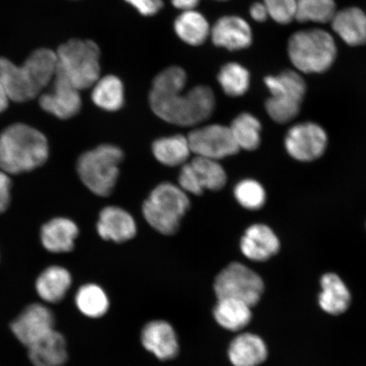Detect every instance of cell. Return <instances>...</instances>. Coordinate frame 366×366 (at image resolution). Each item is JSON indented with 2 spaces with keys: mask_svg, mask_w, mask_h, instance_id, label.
<instances>
[{
  "mask_svg": "<svg viewBox=\"0 0 366 366\" xmlns=\"http://www.w3.org/2000/svg\"><path fill=\"white\" fill-rule=\"evenodd\" d=\"M187 74L179 66H171L159 73L149 93L151 109L158 117L171 124L192 127L212 117L216 98L207 86H197L182 94Z\"/></svg>",
  "mask_w": 366,
  "mask_h": 366,
  "instance_id": "obj_1",
  "label": "cell"
},
{
  "mask_svg": "<svg viewBox=\"0 0 366 366\" xmlns=\"http://www.w3.org/2000/svg\"><path fill=\"white\" fill-rule=\"evenodd\" d=\"M49 151L42 132L16 123L0 134V169L9 175L34 171L48 159Z\"/></svg>",
  "mask_w": 366,
  "mask_h": 366,
  "instance_id": "obj_2",
  "label": "cell"
},
{
  "mask_svg": "<svg viewBox=\"0 0 366 366\" xmlns=\"http://www.w3.org/2000/svg\"><path fill=\"white\" fill-rule=\"evenodd\" d=\"M287 54L297 71L305 74H320L336 61L337 48L333 36L323 29L296 31L287 44Z\"/></svg>",
  "mask_w": 366,
  "mask_h": 366,
  "instance_id": "obj_3",
  "label": "cell"
},
{
  "mask_svg": "<svg viewBox=\"0 0 366 366\" xmlns=\"http://www.w3.org/2000/svg\"><path fill=\"white\" fill-rule=\"evenodd\" d=\"M56 53L57 72L76 89H88L99 80L100 50L94 41L71 39Z\"/></svg>",
  "mask_w": 366,
  "mask_h": 366,
  "instance_id": "obj_4",
  "label": "cell"
},
{
  "mask_svg": "<svg viewBox=\"0 0 366 366\" xmlns=\"http://www.w3.org/2000/svg\"><path fill=\"white\" fill-rule=\"evenodd\" d=\"M189 206L190 201L181 187L164 182L155 187L145 201L143 214L154 230L172 235L177 232Z\"/></svg>",
  "mask_w": 366,
  "mask_h": 366,
  "instance_id": "obj_5",
  "label": "cell"
},
{
  "mask_svg": "<svg viewBox=\"0 0 366 366\" xmlns=\"http://www.w3.org/2000/svg\"><path fill=\"white\" fill-rule=\"evenodd\" d=\"M122 159V151L117 146L100 145L81 155L77 162V172L92 193L108 196L117 184L119 164Z\"/></svg>",
  "mask_w": 366,
  "mask_h": 366,
  "instance_id": "obj_6",
  "label": "cell"
},
{
  "mask_svg": "<svg viewBox=\"0 0 366 366\" xmlns=\"http://www.w3.org/2000/svg\"><path fill=\"white\" fill-rule=\"evenodd\" d=\"M264 84L271 93L265 102L269 117L280 124L294 120L306 94V84L300 73L287 70L277 76H268Z\"/></svg>",
  "mask_w": 366,
  "mask_h": 366,
  "instance_id": "obj_7",
  "label": "cell"
},
{
  "mask_svg": "<svg viewBox=\"0 0 366 366\" xmlns=\"http://www.w3.org/2000/svg\"><path fill=\"white\" fill-rule=\"evenodd\" d=\"M218 299H232L252 306L258 303L264 282L257 273L241 263H232L219 273L214 281Z\"/></svg>",
  "mask_w": 366,
  "mask_h": 366,
  "instance_id": "obj_8",
  "label": "cell"
},
{
  "mask_svg": "<svg viewBox=\"0 0 366 366\" xmlns=\"http://www.w3.org/2000/svg\"><path fill=\"white\" fill-rule=\"evenodd\" d=\"M227 179V173L217 160L196 157L183 164L178 180L183 191L200 195L205 189L221 190Z\"/></svg>",
  "mask_w": 366,
  "mask_h": 366,
  "instance_id": "obj_9",
  "label": "cell"
},
{
  "mask_svg": "<svg viewBox=\"0 0 366 366\" xmlns=\"http://www.w3.org/2000/svg\"><path fill=\"white\" fill-rule=\"evenodd\" d=\"M187 137L191 152L198 157L218 162L239 151L229 127L214 124L200 127Z\"/></svg>",
  "mask_w": 366,
  "mask_h": 366,
  "instance_id": "obj_10",
  "label": "cell"
},
{
  "mask_svg": "<svg viewBox=\"0 0 366 366\" xmlns=\"http://www.w3.org/2000/svg\"><path fill=\"white\" fill-rule=\"evenodd\" d=\"M326 131L314 122H302L292 127L285 137V148L292 158L310 162L322 157L326 151Z\"/></svg>",
  "mask_w": 366,
  "mask_h": 366,
  "instance_id": "obj_11",
  "label": "cell"
},
{
  "mask_svg": "<svg viewBox=\"0 0 366 366\" xmlns=\"http://www.w3.org/2000/svg\"><path fill=\"white\" fill-rule=\"evenodd\" d=\"M52 311L44 305L31 304L11 324V329L23 345L29 347L54 330Z\"/></svg>",
  "mask_w": 366,
  "mask_h": 366,
  "instance_id": "obj_12",
  "label": "cell"
},
{
  "mask_svg": "<svg viewBox=\"0 0 366 366\" xmlns=\"http://www.w3.org/2000/svg\"><path fill=\"white\" fill-rule=\"evenodd\" d=\"M52 89L39 96V104L46 112L62 120L76 116L81 108L80 91L56 71Z\"/></svg>",
  "mask_w": 366,
  "mask_h": 366,
  "instance_id": "obj_13",
  "label": "cell"
},
{
  "mask_svg": "<svg viewBox=\"0 0 366 366\" xmlns=\"http://www.w3.org/2000/svg\"><path fill=\"white\" fill-rule=\"evenodd\" d=\"M57 65L56 53L46 48L36 49L22 64L21 66L34 99L51 84Z\"/></svg>",
  "mask_w": 366,
  "mask_h": 366,
  "instance_id": "obj_14",
  "label": "cell"
},
{
  "mask_svg": "<svg viewBox=\"0 0 366 366\" xmlns=\"http://www.w3.org/2000/svg\"><path fill=\"white\" fill-rule=\"evenodd\" d=\"M212 42L217 47L239 51L253 43V31L248 22L237 16L219 18L210 29Z\"/></svg>",
  "mask_w": 366,
  "mask_h": 366,
  "instance_id": "obj_15",
  "label": "cell"
},
{
  "mask_svg": "<svg viewBox=\"0 0 366 366\" xmlns=\"http://www.w3.org/2000/svg\"><path fill=\"white\" fill-rule=\"evenodd\" d=\"M240 249L245 257L262 262L278 253L280 241L271 227L264 224H254L242 236Z\"/></svg>",
  "mask_w": 366,
  "mask_h": 366,
  "instance_id": "obj_16",
  "label": "cell"
},
{
  "mask_svg": "<svg viewBox=\"0 0 366 366\" xmlns=\"http://www.w3.org/2000/svg\"><path fill=\"white\" fill-rule=\"evenodd\" d=\"M142 343L159 360H171L178 353L177 334L164 320H154L146 325L142 332Z\"/></svg>",
  "mask_w": 366,
  "mask_h": 366,
  "instance_id": "obj_17",
  "label": "cell"
},
{
  "mask_svg": "<svg viewBox=\"0 0 366 366\" xmlns=\"http://www.w3.org/2000/svg\"><path fill=\"white\" fill-rule=\"evenodd\" d=\"M97 230L105 240L122 242L136 235L137 225L134 219L126 210L111 206L100 212Z\"/></svg>",
  "mask_w": 366,
  "mask_h": 366,
  "instance_id": "obj_18",
  "label": "cell"
},
{
  "mask_svg": "<svg viewBox=\"0 0 366 366\" xmlns=\"http://www.w3.org/2000/svg\"><path fill=\"white\" fill-rule=\"evenodd\" d=\"M331 24L334 33L350 46L366 44V14L358 7H349L337 11Z\"/></svg>",
  "mask_w": 366,
  "mask_h": 366,
  "instance_id": "obj_19",
  "label": "cell"
},
{
  "mask_svg": "<svg viewBox=\"0 0 366 366\" xmlns=\"http://www.w3.org/2000/svg\"><path fill=\"white\" fill-rule=\"evenodd\" d=\"M27 349L34 366H61L67 360L65 337L56 330L40 338Z\"/></svg>",
  "mask_w": 366,
  "mask_h": 366,
  "instance_id": "obj_20",
  "label": "cell"
},
{
  "mask_svg": "<svg viewBox=\"0 0 366 366\" xmlns=\"http://www.w3.org/2000/svg\"><path fill=\"white\" fill-rule=\"evenodd\" d=\"M79 227L66 218H56L46 223L41 230V241L52 253H68L74 248Z\"/></svg>",
  "mask_w": 366,
  "mask_h": 366,
  "instance_id": "obj_21",
  "label": "cell"
},
{
  "mask_svg": "<svg viewBox=\"0 0 366 366\" xmlns=\"http://www.w3.org/2000/svg\"><path fill=\"white\" fill-rule=\"evenodd\" d=\"M268 351L264 341L252 333L236 337L229 347L228 356L234 366H258L267 358Z\"/></svg>",
  "mask_w": 366,
  "mask_h": 366,
  "instance_id": "obj_22",
  "label": "cell"
},
{
  "mask_svg": "<svg viewBox=\"0 0 366 366\" xmlns=\"http://www.w3.org/2000/svg\"><path fill=\"white\" fill-rule=\"evenodd\" d=\"M322 291L319 297L320 307L328 314L345 313L350 307L351 295L342 279L334 273L325 274L320 280Z\"/></svg>",
  "mask_w": 366,
  "mask_h": 366,
  "instance_id": "obj_23",
  "label": "cell"
},
{
  "mask_svg": "<svg viewBox=\"0 0 366 366\" xmlns=\"http://www.w3.org/2000/svg\"><path fill=\"white\" fill-rule=\"evenodd\" d=\"M71 285V276L66 269L53 265L39 274L36 282L39 296L48 303H58Z\"/></svg>",
  "mask_w": 366,
  "mask_h": 366,
  "instance_id": "obj_24",
  "label": "cell"
},
{
  "mask_svg": "<svg viewBox=\"0 0 366 366\" xmlns=\"http://www.w3.org/2000/svg\"><path fill=\"white\" fill-rule=\"evenodd\" d=\"M207 19L202 14L194 10L184 11L174 22V30L182 42L192 46H199L210 36Z\"/></svg>",
  "mask_w": 366,
  "mask_h": 366,
  "instance_id": "obj_25",
  "label": "cell"
},
{
  "mask_svg": "<svg viewBox=\"0 0 366 366\" xmlns=\"http://www.w3.org/2000/svg\"><path fill=\"white\" fill-rule=\"evenodd\" d=\"M214 317L227 330L240 331L250 322L251 307L240 300L219 299L214 310Z\"/></svg>",
  "mask_w": 366,
  "mask_h": 366,
  "instance_id": "obj_26",
  "label": "cell"
},
{
  "mask_svg": "<svg viewBox=\"0 0 366 366\" xmlns=\"http://www.w3.org/2000/svg\"><path fill=\"white\" fill-rule=\"evenodd\" d=\"M0 84L11 102L22 103L34 99L21 66L4 57H0Z\"/></svg>",
  "mask_w": 366,
  "mask_h": 366,
  "instance_id": "obj_27",
  "label": "cell"
},
{
  "mask_svg": "<svg viewBox=\"0 0 366 366\" xmlns=\"http://www.w3.org/2000/svg\"><path fill=\"white\" fill-rule=\"evenodd\" d=\"M152 150L155 159L167 167L186 164L192 153L187 137L182 135L162 137L154 142Z\"/></svg>",
  "mask_w": 366,
  "mask_h": 366,
  "instance_id": "obj_28",
  "label": "cell"
},
{
  "mask_svg": "<svg viewBox=\"0 0 366 366\" xmlns=\"http://www.w3.org/2000/svg\"><path fill=\"white\" fill-rule=\"evenodd\" d=\"M92 100L100 109L117 112L124 104V86L117 76L107 75L99 79L93 86Z\"/></svg>",
  "mask_w": 366,
  "mask_h": 366,
  "instance_id": "obj_29",
  "label": "cell"
},
{
  "mask_svg": "<svg viewBox=\"0 0 366 366\" xmlns=\"http://www.w3.org/2000/svg\"><path fill=\"white\" fill-rule=\"evenodd\" d=\"M230 130L235 143L240 149L255 150L260 144L262 123L253 114L242 113L232 121Z\"/></svg>",
  "mask_w": 366,
  "mask_h": 366,
  "instance_id": "obj_30",
  "label": "cell"
},
{
  "mask_svg": "<svg viewBox=\"0 0 366 366\" xmlns=\"http://www.w3.org/2000/svg\"><path fill=\"white\" fill-rule=\"evenodd\" d=\"M217 80L227 96L240 97L249 89L250 73L240 64L229 62L219 70Z\"/></svg>",
  "mask_w": 366,
  "mask_h": 366,
  "instance_id": "obj_31",
  "label": "cell"
},
{
  "mask_svg": "<svg viewBox=\"0 0 366 366\" xmlns=\"http://www.w3.org/2000/svg\"><path fill=\"white\" fill-rule=\"evenodd\" d=\"M76 304L81 312L91 318H99L107 312L109 300L102 287L88 285L81 287L76 296Z\"/></svg>",
  "mask_w": 366,
  "mask_h": 366,
  "instance_id": "obj_32",
  "label": "cell"
},
{
  "mask_svg": "<svg viewBox=\"0 0 366 366\" xmlns=\"http://www.w3.org/2000/svg\"><path fill=\"white\" fill-rule=\"evenodd\" d=\"M337 11L334 0H297L295 20L325 24L331 22Z\"/></svg>",
  "mask_w": 366,
  "mask_h": 366,
  "instance_id": "obj_33",
  "label": "cell"
},
{
  "mask_svg": "<svg viewBox=\"0 0 366 366\" xmlns=\"http://www.w3.org/2000/svg\"><path fill=\"white\" fill-rule=\"evenodd\" d=\"M235 198L242 207L249 210L262 208L267 194L262 184L253 179H245L237 183L234 189Z\"/></svg>",
  "mask_w": 366,
  "mask_h": 366,
  "instance_id": "obj_34",
  "label": "cell"
},
{
  "mask_svg": "<svg viewBox=\"0 0 366 366\" xmlns=\"http://www.w3.org/2000/svg\"><path fill=\"white\" fill-rule=\"evenodd\" d=\"M269 17L281 25L290 24L295 20L297 0H263Z\"/></svg>",
  "mask_w": 366,
  "mask_h": 366,
  "instance_id": "obj_35",
  "label": "cell"
},
{
  "mask_svg": "<svg viewBox=\"0 0 366 366\" xmlns=\"http://www.w3.org/2000/svg\"><path fill=\"white\" fill-rule=\"evenodd\" d=\"M137 9L141 15L151 16L157 15L164 6L163 0H125Z\"/></svg>",
  "mask_w": 366,
  "mask_h": 366,
  "instance_id": "obj_36",
  "label": "cell"
},
{
  "mask_svg": "<svg viewBox=\"0 0 366 366\" xmlns=\"http://www.w3.org/2000/svg\"><path fill=\"white\" fill-rule=\"evenodd\" d=\"M11 180L10 175L0 169V214L11 204Z\"/></svg>",
  "mask_w": 366,
  "mask_h": 366,
  "instance_id": "obj_37",
  "label": "cell"
},
{
  "mask_svg": "<svg viewBox=\"0 0 366 366\" xmlns=\"http://www.w3.org/2000/svg\"><path fill=\"white\" fill-rule=\"evenodd\" d=\"M249 14L252 19L256 22L267 21L269 17L267 7L264 6L263 2H256L252 4L249 9Z\"/></svg>",
  "mask_w": 366,
  "mask_h": 366,
  "instance_id": "obj_38",
  "label": "cell"
},
{
  "mask_svg": "<svg viewBox=\"0 0 366 366\" xmlns=\"http://www.w3.org/2000/svg\"><path fill=\"white\" fill-rule=\"evenodd\" d=\"M200 0H172L174 7L179 9L182 11L194 10Z\"/></svg>",
  "mask_w": 366,
  "mask_h": 366,
  "instance_id": "obj_39",
  "label": "cell"
},
{
  "mask_svg": "<svg viewBox=\"0 0 366 366\" xmlns=\"http://www.w3.org/2000/svg\"><path fill=\"white\" fill-rule=\"evenodd\" d=\"M11 99L6 93V89L4 86L0 84V113L4 112L9 107Z\"/></svg>",
  "mask_w": 366,
  "mask_h": 366,
  "instance_id": "obj_40",
  "label": "cell"
},
{
  "mask_svg": "<svg viewBox=\"0 0 366 366\" xmlns=\"http://www.w3.org/2000/svg\"><path fill=\"white\" fill-rule=\"evenodd\" d=\"M217 1H227V0H217Z\"/></svg>",
  "mask_w": 366,
  "mask_h": 366,
  "instance_id": "obj_41",
  "label": "cell"
}]
</instances>
